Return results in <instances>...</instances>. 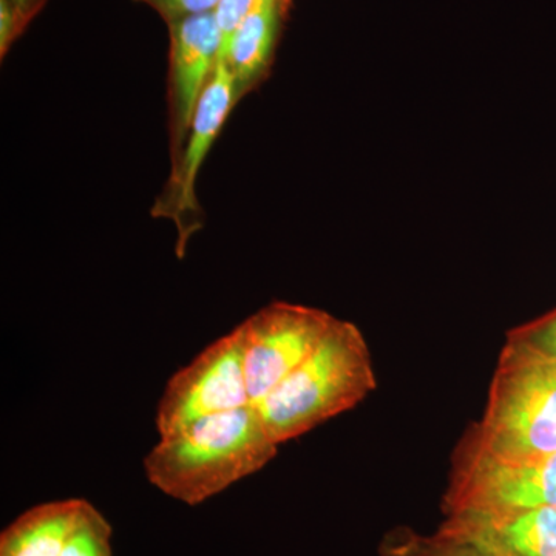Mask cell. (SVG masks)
I'll use <instances>...</instances> for the list:
<instances>
[{
    "label": "cell",
    "mask_w": 556,
    "mask_h": 556,
    "mask_svg": "<svg viewBox=\"0 0 556 556\" xmlns=\"http://www.w3.org/2000/svg\"><path fill=\"white\" fill-rule=\"evenodd\" d=\"M255 2L257 0H219L217 9L214 11L219 33L218 61L225 58L230 40L239 30L241 22L247 20L248 14L254 9Z\"/></svg>",
    "instance_id": "obj_12"
},
{
    "label": "cell",
    "mask_w": 556,
    "mask_h": 556,
    "mask_svg": "<svg viewBox=\"0 0 556 556\" xmlns=\"http://www.w3.org/2000/svg\"><path fill=\"white\" fill-rule=\"evenodd\" d=\"M515 334L521 336L522 339L529 340L533 345L556 357V313L532 327L519 329Z\"/></svg>",
    "instance_id": "obj_15"
},
{
    "label": "cell",
    "mask_w": 556,
    "mask_h": 556,
    "mask_svg": "<svg viewBox=\"0 0 556 556\" xmlns=\"http://www.w3.org/2000/svg\"><path fill=\"white\" fill-rule=\"evenodd\" d=\"M327 311L274 302L239 325L249 399L257 404L300 367L334 324Z\"/></svg>",
    "instance_id": "obj_4"
},
{
    "label": "cell",
    "mask_w": 556,
    "mask_h": 556,
    "mask_svg": "<svg viewBox=\"0 0 556 556\" xmlns=\"http://www.w3.org/2000/svg\"><path fill=\"white\" fill-rule=\"evenodd\" d=\"M10 2L13 3L14 10H16L22 27L27 30L28 25L35 21V17L43 10L49 0H10Z\"/></svg>",
    "instance_id": "obj_16"
},
{
    "label": "cell",
    "mask_w": 556,
    "mask_h": 556,
    "mask_svg": "<svg viewBox=\"0 0 556 556\" xmlns=\"http://www.w3.org/2000/svg\"><path fill=\"white\" fill-rule=\"evenodd\" d=\"M504 556H510V555H507V554H506V555H504Z\"/></svg>",
    "instance_id": "obj_18"
},
{
    "label": "cell",
    "mask_w": 556,
    "mask_h": 556,
    "mask_svg": "<svg viewBox=\"0 0 556 556\" xmlns=\"http://www.w3.org/2000/svg\"><path fill=\"white\" fill-rule=\"evenodd\" d=\"M16 10L10 0H0V58L5 60L7 54L24 33Z\"/></svg>",
    "instance_id": "obj_14"
},
{
    "label": "cell",
    "mask_w": 556,
    "mask_h": 556,
    "mask_svg": "<svg viewBox=\"0 0 556 556\" xmlns=\"http://www.w3.org/2000/svg\"><path fill=\"white\" fill-rule=\"evenodd\" d=\"M167 28V126L170 164H174L181 155L201 97L217 68L219 33L214 13L174 22Z\"/></svg>",
    "instance_id": "obj_9"
},
{
    "label": "cell",
    "mask_w": 556,
    "mask_h": 556,
    "mask_svg": "<svg viewBox=\"0 0 556 556\" xmlns=\"http://www.w3.org/2000/svg\"><path fill=\"white\" fill-rule=\"evenodd\" d=\"M500 521L508 555L556 556V507L529 508Z\"/></svg>",
    "instance_id": "obj_11"
},
{
    "label": "cell",
    "mask_w": 556,
    "mask_h": 556,
    "mask_svg": "<svg viewBox=\"0 0 556 556\" xmlns=\"http://www.w3.org/2000/svg\"><path fill=\"white\" fill-rule=\"evenodd\" d=\"M237 102L232 75L223 62H218L197 108L181 155L170 164L169 178L152 207V217L170 219L177 228L175 252L178 258L185 257L190 239L203 229V211L195 192L197 178Z\"/></svg>",
    "instance_id": "obj_6"
},
{
    "label": "cell",
    "mask_w": 556,
    "mask_h": 556,
    "mask_svg": "<svg viewBox=\"0 0 556 556\" xmlns=\"http://www.w3.org/2000/svg\"><path fill=\"white\" fill-rule=\"evenodd\" d=\"M146 3L150 9L163 17L167 25L174 22L200 16V14L214 13L219 0H137Z\"/></svg>",
    "instance_id": "obj_13"
},
{
    "label": "cell",
    "mask_w": 556,
    "mask_h": 556,
    "mask_svg": "<svg viewBox=\"0 0 556 556\" xmlns=\"http://www.w3.org/2000/svg\"><path fill=\"white\" fill-rule=\"evenodd\" d=\"M287 2H288V0H287Z\"/></svg>",
    "instance_id": "obj_19"
},
{
    "label": "cell",
    "mask_w": 556,
    "mask_h": 556,
    "mask_svg": "<svg viewBox=\"0 0 556 556\" xmlns=\"http://www.w3.org/2000/svg\"><path fill=\"white\" fill-rule=\"evenodd\" d=\"M457 478L464 507L501 519L538 507H556V453L506 463L468 450Z\"/></svg>",
    "instance_id": "obj_7"
},
{
    "label": "cell",
    "mask_w": 556,
    "mask_h": 556,
    "mask_svg": "<svg viewBox=\"0 0 556 556\" xmlns=\"http://www.w3.org/2000/svg\"><path fill=\"white\" fill-rule=\"evenodd\" d=\"M239 328H233L172 376L156 409L160 438L200 417L251 405Z\"/></svg>",
    "instance_id": "obj_5"
},
{
    "label": "cell",
    "mask_w": 556,
    "mask_h": 556,
    "mask_svg": "<svg viewBox=\"0 0 556 556\" xmlns=\"http://www.w3.org/2000/svg\"><path fill=\"white\" fill-rule=\"evenodd\" d=\"M376 387L367 340L356 325L336 318L317 350L255 407L281 445L356 407Z\"/></svg>",
    "instance_id": "obj_2"
},
{
    "label": "cell",
    "mask_w": 556,
    "mask_h": 556,
    "mask_svg": "<svg viewBox=\"0 0 556 556\" xmlns=\"http://www.w3.org/2000/svg\"><path fill=\"white\" fill-rule=\"evenodd\" d=\"M427 556H495L490 552L482 551L473 544H457V546H450L441 548V551L433 552Z\"/></svg>",
    "instance_id": "obj_17"
},
{
    "label": "cell",
    "mask_w": 556,
    "mask_h": 556,
    "mask_svg": "<svg viewBox=\"0 0 556 556\" xmlns=\"http://www.w3.org/2000/svg\"><path fill=\"white\" fill-rule=\"evenodd\" d=\"M287 0H257L230 40L223 64L236 84L237 100L247 97L266 78L276 49Z\"/></svg>",
    "instance_id": "obj_10"
},
{
    "label": "cell",
    "mask_w": 556,
    "mask_h": 556,
    "mask_svg": "<svg viewBox=\"0 0 556 556\" xmlns=\"http://www.w3.org/2000/svg\"><path fill=\"white\" fill-rule=\"evenodd\" d=\"M470 448L506 463L556 453V357L511 334Z\"/></svg>",
    "instance_id": "obj_3"
},
{
    "label": "cell",
    "mask_w": 556,
    "mask_h": 556,
    "mask_svg": "<svg viewBox=\"0 0 556 556\" xmlns=\"http://www.w3.org/2000/svg\"><path fill=\"white\" fill-rule=\"evenodd\" d=\"M112 527L86 500L40 504L0 535V556H112Z\"/></svg>",
    "instance_id": "obj_8"
},
{
    "label": "cell",
    "mask_w": 556,
    "mask_h": 556,
    "mask_svg": "<svg viewBox=\"0 0 556 556\" xmlns=\"http://www.w3.org/2000/svg\"><path fill=\"white\" fill-rule=\"evenodd\" d=\"M277 452L257 407L251 404L200 417L160 438L142 467L150 484L164 495L199 506L257 473Z\"/></svg>",
    "instance_id": "obj_1"
}]
</instances>
